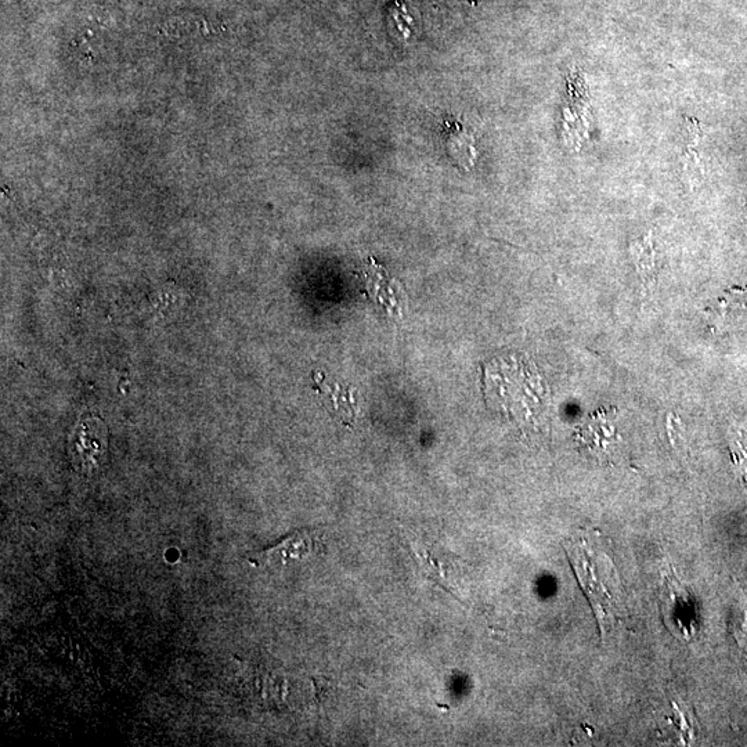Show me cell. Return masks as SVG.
Here are the masks:
<instances>
[{"instance_id":"ba28073f","label":"cell","mask_w":747,"mask_h":747,"mask_svg":"<svg viewBox=\"0 0 747 747\" xmlns=\"http://www.w3.org/2000/svg\"><path fill=\"white\" fill-rule=\"evenodd\" d=\"M389 14H391V17H389L391 18V24L393 23L396 27L395 36H398V38L400 36V41H407L411 34V24H413V20L407 13V7L395 2L389 7Z\"/></svg>"},{"instance_id":"277c9868","label":"cell","mask_w":747,"mask_h":747,"mask_svg":"<svg viewBox=\"0 0 747 747\" xmlns=\"http://www.w3.org/2000/svg\"><path fill=\"white\" fill-rule=\"evenodd\" d=\"M320 546L321 543L316 533L299 530L277 546L259 552L256 557L251 558V562H254L256 566H265L270 569L283 568L287 562L313 557L319 552Z\"/></svg>"},{"instance_id":"52a82bcc","label":"cell","mask_w":747,"mask_h":747,"mask_svg":"<svg viewBox=\"0 0 747 747\" xmlns=\"http://www.w3.org/2000/svg\"><path fill=\"white\" fill-rule=\"evenodd\" d=\"M631 251H633L635 265L638 267V272H640L642 280L651 283L653 267H655V259H653L655 252H653L651 234L645 240L634 243Z\"/></svg>"},{"instance_id":"5b68a950","label":"cell","mask_w":747,"mask_h":747,"mask_svg":"<svg viewBox=\"0 0 747 747\" xmlns=\"http://www.w3.org/2000/svg\"><path fill=\"white\" fill-rule=\"evenodd\" d=\"M443 136H445L443 140H445L447 154L453 164L465 172L472 171L478 158L474 133L460 122L446 119Z\"/></svg>"},{"instance_id":"3957f363","label":"cell","mask_w":747,"mask_h":747,"mask_svg":"<svg viewBox=\"0 0 747 747\" xmlns=\"http://www.w3.org/2000/svg\"><path fill=\"white\" fill-rule=\"evenodd\" d=\"M364 284V292L368 298L384 310L386 316L403 319L406 309V297L400 285L388 276L384 267L368 259L359 274Z\"/></svg>"},{"instance_id":"6da1fadb","label":"cell","mask_w":747,"mask_h":747,"mask_svg":"<svg viewBox=\"0 0 747 747\" xmlns=\"http://www.w3.org/2000/svg\"><path fill=\"white\" fill-rule=\"evenodd\" d=\"M487 403L501 410L510 420L525 427L536 418L543 404L540 377L528 364L516 359H497L487 364L485 375Z\"/></svg>"},{"instance_id":"7a4b0ae2","label":"cell","mask_w":747,"mask_h":747,"mask_svg":"<svg viewBox=\"0 0 747 747\" xmlns=\"http://www.w3.org/2000/svg\"><path fill=\"white\" fill-rule=\"evenodd\" d=\"M72 464L79 471H96L106 460L107 428L99 418H85L74 429L70 440Z\"/></svg>"},{"instance_id":"9c48e42d","label":"cell","mask_w":747,"mask_h":747,"mask_svg":"<svg viewBox=\"0 0 747 747\" xmlns=\"http://www.w3.org/2000/svg\"><path fill=\"white\" fill-rule=\"evenodd\" d=\"M732 453H734L732 457H734L735 465L747 485V447L743 445V442H736V445L732 447Z\"/></svg>"},{"instance_id":"8992f818","label":"cell","mask_w":747,"mask_h":747,"mask_svg":"<svg viewBox=\"0 0 747 747\" xmlns=\"http://www.w3.org/2000/svg\"><path fill=\"white\" fill-rule=\"evenodd\" d=\"M316 389L326 404L327 410L346 427H352L356 421L357 404L353 389L339 384L323 382V374H315Z\"/></svg>"}]
</instances>
